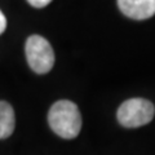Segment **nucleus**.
Returning <instances> with one entry per match:
<instances>
[{
  "label": "nucleus",
  "instance_id": "nucleus-3",
  "mask_svg": "<svg viewBox=\"0 0 155 155\" xmlns=\"http://www.w3.org/2000/svg\"><path fill=\"white\" fill-rule=\"evenodd\" d=\"M26 58L30 69L36 74H47L54 65V52L45 38L40 35L28 36L25 45Z\"/></svg>",
  "mask_w": 155,
  "mask_h": 155
},
{
  "label": "nucleus",
  "instance_id": "nucleus-6",
  "mask_svg": "<svg viewBox=\"0 0 155 155\" xmlns=\"http://www.w3.org/2000/svg\"><path fill=\"white\" fill-rule=\"evenodd\" d=\"M52 0H27V3L34 8H44L49 4Z\"/></svg>",
  "mask_w": 155,
  "mask_h": 155
},
{
  "label": "nucleus",
  "instance_id": "nucleus-2",
  "mask_svg": "<svg viewBox=\"0 0 155 155\" xmlns=\"http://www.w3.org/2000/svg\"><path fill=\"white\" fill-rule=\"evenodd\" d=\"M154 114L155 107L149 100L130 98L120 105L116 118L125 128H138L151 122Z\"/></svg>",
  "mask_w": 155,
  "mask_h": 155
},
{
  "label": "nucleus",
  "instance_id": "nucleus-5",
  "mask_svg": "<svg viewBox=\"0 0 155 155\" xmlns=\"http://www.w3.org/2000/svg\"><path fill=\"white\" fill-rule=\"evenodd\" d=\"M16 118L14 110L5 101H0V140H5L13 133Z\"/></svg>",
  "mask_w": 155,
  "mask_h": 155
},
{
  "label": "nucleus",
  "instance_id": "nucleus-4",
  "mask_svg": "<svg viewBox=\"0 0 155 155\" xmlns=\"http://www.w3.org/2000/svg\"><path fill=\"white\" fill-rule=\"evenodd\" d=\"M118 7L133 19H147L155 14V0H118Z\"/></svg>",
  "mask_w": 155,
  "mask_h": 155
},
{
  "label": "nucleus",
  "instance_id": "nucleus-7",
  "mask_svg": "<svg viewBox=\"0 0 155 155\" xmlns=\"http://www.w3.org/2000/svg\"><path fill=\"white\" fill-rule=\"evenodd\" d=\"M5 28H7V18L4 16V13L0 11V35L5 31Z\"/></svg>",
  "mask_w": 155,
  "mask_h": 155
},
{
  "label": "nucleus",
  "instance_id": "nucleus-1",
  "mask_svg": "<svg viewBox=\"0 0 155 155\" xmlns=\"http://www.w3.org/2000/svg\"><path fill=\"white\" fill-rule=\"evenodd\" d=\"M48 123L57 136L72 140L80 133L81 115L78 106L69 100H61L52 105L48 113Z\"/></svg>",
  "mask_w": 155,
  "mask_h": 155
}]
</instances>
